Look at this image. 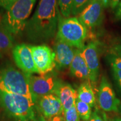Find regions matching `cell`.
Masks as SVG:
<instances>
[{
	"instance_id": "obj_1",
	"label": "cell",
	"mask_w": 121,
	"mask_h": 121,
	"mask_svg": "<svg viewBox=\"0 0 121 121\" xmlns=\"http://www.w3.org/2000/svg\"><path fill=\"white\" fill-rule=\"evenodd\" d=\"M60 13L58 0H39L24 29L28 40L38 43L53 39L57 34Z\"/></svg>"
},
{
	"instance_id": "obj_2",
	"label": "cell",
	"mask_w": 121,
	"mask_h": 121,
	"mask_svg": "<svg viewBox=\"0 0 121 121\" xmlns=\"http://www.w3.org/2000/svg\"><path fill=\"white\" fill-rule=\"evenodd\" d=\"M35 104L22 95L0 90V107L17 121H36L33 110Z\"/></svg>"
},
{
	"instance_id": "obj_3",
	"label": "cell",
	"mask_w": 121,
	"mask_h": 121,
	"mask_svg": "<svg viewBox=\"0 0 121 121\" xmlns=\"http://www.w3.org/2000/svg\"><path fill=\"white\" fill-rule=\"evenodd\" d=\"M30 75L6 65L0 69V90L22 95L33 101L29 88Z\"/></svg>"
},
{
	"instance_id": "obj_4",
	"label": "cell",
	"mask_w": 121,
	"mask_h": 121,
	"mask_svg": "<svg viewBox=\"0 0 121 121\" xmlns=\"http://www.w3.org/2000/svg\"><path fill=\"white\" fill-rule=\"evenodd\" d=\"M37 0H17L4 13L2 25L12 34L24 30Z\"/></svg>"
},
{
	"instance_id": "obj_5",
	"label": "cell",
	"mask_w": 121,
	"mask_h": 121,
	"mask_svg": "<svg viewBox=\"0 0 121 121\" xmlns=\"http://www.w3.org/2000/svg\"><path fill=\"white\" fill-rule=\"evenodd\" d=\"M87 36V29L80 22L78 17H64L59 15L56 38L66 43L81 49Z\"/></svg>"
},
{
	"instance_id": "obj_6",
	"label": "cell",
	"mask_w": 121,
	"mask_h": 121,
	"mask_svg": "<svg viewBox=\"0 0 121 121\" xmlns=\"http://www.w3.org/2000/svg\"><path fill=\"white\" fill-rule=\"evenodd\" d=\"M58 82L51 73L39 76L30 75L29 88L34 103L35 104L38 100L44 95L53 94Z\"/></svg>"
},
{
	"instance_id": "obj_7",
	"label": "cell",
	"mask_w": 121,
	"mask_h": 121,
	"mask_svg": "<svg viewBox=\"0 0 121 121\" xmlns=\"http://www.w3.org/2000/svg\"><path fill=\"white\" fill-rule=\"evenodd\" d=\"M38 74L44 75L52 71L56 67L55 53L47 45H30Z\"/></svg>"
},
{
	"instance_id": "obj_8",
	"label": "cell",
	"mask_w": 121,
	"mask_h": 121,
	"mask_svg": "<svg viewBox=\"0 0 121 121\" xmlns=\"http://www.w3.org/2000/svg\"><path fill=\"white\" fill-rule=\"evenodd\" d=\"M100 44L97 41L91 42L81 49V54L89 69V80L96 83L99 75Z\"/></svg>"
},
{
	"instance_id": "obj_9",
	"label": "cell",
	"mask_w": 121,
	"mask_h": 121,
	"mask_svg": "<svg viewBox=\"0 0 121 121\" xmlns=\"http://www.w3.org/2000/svg\"><path fill=\"white\" fill-rule=\"evenodd\" d=\"M100 107L106 112H118L120 100L117 98L110 82L105 76L102 77L98 93Z\"/></svg>"
},
{
	"instance_id": "obj_10",
	"label": "cell",
	"mask_w": 121,
	"mask_h": 121,
	"mask_svg": "<svg viewBox=\"0 0 121 121\" xmlns=\"http://www.w3.org/2000/svg\"><path fill=\"white\" fill-rule=\"evenodd\" d=\"M13 56L15 64L22 72L31 75L38 73L30 45L25 44L15 45L13 49Z\"/></svg>"
},
{
	"instance_id": "obj_11",
	"label": "cell",
	"mask_w": 121,
	"mask_h": 121,
	"mask_svg": "<svg viewBox=\"0 0 121 121\" xmlns=\"http://www.w3.org/2000/svg\"><path fill=\"white\" fill-rule=\"evenodd\" d=\"M104 7L98 0H92L78 15V19L85 26L92 29L99 26L104 19Z\"/></svg>"
},
{
	"instance_id": "obj_12",
	"label": "cell",
	"mask_w": 121,
	"mask_h": 121,
	"mask_svg": "<svg viewBox=\"0 0 121 121\" xmlns=\"http://www.w3.org/2000/svg\"><path fill=\"white\" fill-rule=\"evenodd\" d=\"M56 67L61 70L69 67L75 56L76 48L56 37L54 45Z\"/></svg>"
},
{
	"instance_id": "obj_13",
	"label": "cell",
	"mask_w": 121,
	"mask_h": 121,
	"mask_svg": "<svg viewBox=\"0 0 121 121\" xmlns=\"http://www.w3.org/2000/svg\"><path fill=\"white\" fill-rule=\"evenodd\" d=\"M35 104H38L39 110L47 119H52L64 113L62 104L58 96L54 94L42 96Z\"/></svg>"
},
{
	"instance_id": "obj_14",
	"label": "cell",
	"mask_w": 121,
	"mask_h": 121,
	"mask_svg": "<svg viewBox=\"0 0 121 121\" xmlns=\"http://www.w3.org/2000/svg\"><path fill=\"white\" fill-rule=\"evenodd\" d=\"M53 94L60 99L62 104L64 112L75 105L78 94L76 91L70 85L59 82Z\"/></svg>"
},
{
	"instance_id": "obj_15",
	"label": "cell",
	"mask_w": 121,
	"mask_h": 121,
	"mask_svg": "<svg viewBox=\"0 0 121 121\" xmlns=\"http://www.w3.org/2000/svg\"><path fill=\"white\" fill-rule=\"evenodd\" d=\"M69 69L71 75L76 78L89 80V69L81 54V49H76L75 56L69 66Z\"/></svg>"
},
{
	"instance_id": "obj_16",
	"label": "cell",
	"mask_w": 121,
	"mask_h": 121,
	"mask_svg": "<svg viewBox=\"0 0 121 121\" xmlns=\"http://www.w3.org/2000/svg\"><path fill=\"white\" fill-rule=\"evenodd\" d=\"M78 98L93 107L95 104V96L89 81H85L80 85L78 91Z\"/></svg>"
},
{
	"instance_id": "obj_17",
	"label": "cell",
	"mask_w": 121,
	"mask_h": 121,
	"mask_svg": "<svg viewBox=\"0 0 121 121\" xmlns=\"http://www.w3.org/2000/svg\"><path fill=\"white\" fill-rule=\"evenodd\" d=\"M13 34L3 26L0 25V58L13 48Z\"/></svg>"
},
{
	"instance_id": "obj_18",
	"label": "cell",
	"mask_w": 121,
	"mask_h": 121,
	"mask_svg": "<svg viewBox=\"0 0 121 121\" xmlns=\"http://www.w3.org/2000/svg\"><path fill=\"white\" fill-rule=\"evenodd\" d=\"M75 106L79 117L85 121H88L92 114L90 106L81 101L78 98L76 99Z\"/></svg>"
},
{
	"instance_id": "obj_19",
	"label": "cell",
	"mask_w": 121,
	"mask_h": 121,
	"mask_svg": "<svg viewBox=\"0 0 121 121\" xmlns=\"http://www.w3.org/2000/svg\"><path fill=\"white\" fill-rule=\"evenodd\" d=\"M92 0H73L71 15L78 16L90 4Z\"/></svg>"
},
{
	"instance_id": "obj_20",
	"label": "cell",
	"mask_w": 121,
	"mask_h": 121,
	"mask_svg": "<svg viewBox=\"0 0 121 121\" xmlns=\"http://www.w3.org/2000/svg\"><path fill=\"white\" fill-rule=\"evenodd\" d=\"M73 0H58V4L60 13L64 17L71 16L72 3Z\"/></svg>"
},
{
	"instance_id": "obj_21",
	"label": "cell",
	"mask_w": 121,
	"mask_h": 121,
	"mask_svg": "<svg viewBox=\"0 0 121 121\" xmlns=\"http://www.w3.org/2000/svg\"><path fill=\"white\" fill-rule=\"evenodd\" d=\"M64 116L66 121H80L75 105L72 106L69 110L64 112Z\"/></svg>"
},
{
	"instance_id": "obj_22",
	"label": "cell",
	"mask_w": 121,
	"mask_h": 121,
	"mask_svg": "<svg viewBox=\"0 0 121 121\" xmlns=\"http://www.w3.org/2000/svg\"><path fill=\"white\" fill-rule=\"evenodd\" d=\"M109 53L121 58V37L116 39L112 42L109 48Z\"/></svg>"
},
{
	"instance_id": "obj_23",
	"label": "cell",
	"mask_w": 121,
	"mask_h": 121,
	"mask_svg": "<svg viewBox=\"0 0 121 121\" xmlns=\"http://www.w3.org/2000/svg\"><path fill=\"white\" fill-rule=\"evenodd\" d=\"M107 60L112 67H114L121 71V58L109 53L107 56Z\"/></svg>"
},
{
	"instance_id": "obj_24",
	"label": "cell",
	"mask_w": 121,
	"mask_h": 121,
	"mask_svg": "<svg viewBox=\"0 0 121 121\" xmlns=\"http://www.w3.org/2000/svg\"><path fill=\"white\" fill-rule=\"evenodd\" d=\"M87 121H108L106 114L104 112H101L98 109H95L92 113L91 116Z\"/></svg>"
},
{
	"instance_id": "obj_25",
	"label": "cell",
	"mask_w": 121,
	"mask_h": 121,
	"mask_svg": "<svg viewBox=\"0 0 121 121\" xmlns=\"http://www.w3.org/2000/svg\"><path fill=\"white\" fill-rule=\"evenodd\" d=\"M98 1L102 4L104 8L115 9L121 0H98Z\"/></svg>"
},
{
	"instance_id": "obj_26",
	"label": "cell",
	"mask_w": 121,
	"mask_h": 121,
	"mask_svg": "<svg viewBox=\"0 0 121 121\" xmlns=\"http://www.w3.org/2000/svg\"><path fill=\"white\" fill-rule=\"evenodd\" d=\"M112 70L114 80L117 82L118 85L121 88V71L114 67H112Z\"/></svg>"
},
{
	"instance_id": "obj_27",
	"label": "cell",
	"mask_w": 121,
	"mask_h": 121,
	"mask_svg": "<svg viewBox=\"0 0 121 121\" xmlns=\"http://www.w3.org/2000/svg\"><path fill=\"white\" fill-rule=\"evenodd\" d=\"M17 0H0V6L7 10Z\"/></svg>"
},
{
	"instance_id": "obj_28",
	"label": "cell",
	"mask_w": 121,
	"mask_h": 121,
	"mask_svg": "<svg viewBox=\"0 0 121 121\" xmlns=\"http://www.w3.org/2000/svg\"><path fill=\"white\" fill-rule=\"evenodd\" d=\"M115 9H116L114 13L115 20L117 21L121 20V1Z\"/></svg>"
},
{
	"instance_id": "obj_29",
	"label": "cell",
	"mask_w": 121,
	"mask_h": 121,
	"mask_svg": "<svg viewBox=\"0 0 121 121\" xmlns=\"http://www.w3.org/2000/svg\"><path fill=\"white\" fill-rule=\"evenodd\" d=\"M51 121H65V118H63V117H62V116H57L52 118Z\"/></svg>"
},
{
	"instance_id": "obj_30",
	"label": "cell",
	"mask_w": 121,
	"mask_h": 121,
	"mask_svg": "<svg viewBox=\"0 0 121 121\" xmlns=\"http://www.w3.org/2000/svg\"><path fill=\"white\" fill-rule=\"evenodd\" d=\"M113 121H121V118H116Z\"/></svg>"
},
{
	"instance_id": "obj_31",
	"label": "cell",
	"mask_w": 121,
	"mask_h": 121,
	"mask_svg": "<svg viewBox=\"0 0 121 121\" xmlns=\"http://www.w3.org/2000/svg\"><path fill=\"white\" fill-rule=\"evenodd\" d=\"M119 110H120V112L121 113V104H120V105H119Z\"/></svg>"
}]
</instances>
